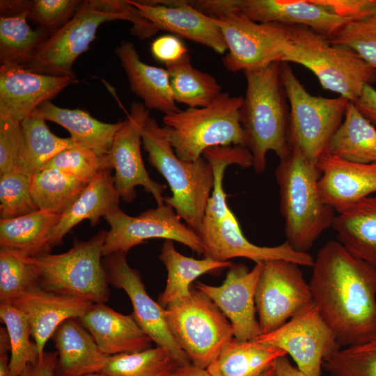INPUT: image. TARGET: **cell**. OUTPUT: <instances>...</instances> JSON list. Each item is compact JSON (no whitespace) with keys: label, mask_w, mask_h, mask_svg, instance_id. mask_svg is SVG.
<instances>
[{"label":"cell","mask_w":376,"mask_h":376,"mask_svg":"<svg viewBox=\"0 0 376 376\" xmlns=\"http://www.w3.org/2000/svg\"><path fill=\"white\" fill-rule=\"evenodd\" d=\"M176 366L165 350L156 346L109 356L102 373L107 376H166Z\"/></svg>","instance_id":"40"},{"label":"cell","mask_w":376,"mask_h":376,"mask_svg":"<svg viewBox=\"0 0 376 376\" xmlns=\"http://www.w3.org/2000/svg\"><path fill=\"white\" fill-rule=\"evenodd\" d=\"M111 169L101 171L88 183L77 199L63 214L52 230L47 247L63 243L64 237L78 224L88 219L92 226L109 213L119 207V195L111 175Z\"/></svg>","instance_id":"25"},{"label":"cell","mask_w":376,"mask_h":376,"mask_svg":"<svg viewBox=\"0 0 376 376\" xmlns=\"http://www.w3.org/2000/svg\"><path fill=\"white\" fill-rule=\"evenodd\" d=\"M150 49L153 57L165 65L175 63L189 54L180 38L172 34L157 38L152 42Z\"/></svg>","instance_id":"47"},{"label":"cell","mask_w":376,"mask_h":376,"mask_svg":"<svg viewBox=\"0 0 376 376\" xmlns=\"http://www.w3.org/2000/svg\"><path fill=\"white\" fill-rule=\"evenodd\" d=\"M74 176L87 183L101 171L112 169L109 155L100 157L92 151L75 146L59 152L45 166Z\"/></svg>","instance_id":"43"},{"label":"cell","mask_w":376,"mask_h":376,"mask_svg":"<svg viewBox=\"0 0 376 376\" xmlns=\"http://www.w3.org/2000/svg\"><path fill=\"white\" fill-rule=\"evenodd\" d=\"M309 282L315 305L340 346L376 337V268L337 241L314 259Z\"/></svg>","instance_id":"1"},{"label":"cell","mask_w":376,"mask_h":376,"mask_svg":"<svg viewBox=\"0 0 376 376\" xmlns=\"http://www.w3.org/2000/svg\"><path fill=\"white\" fill-rule=\"evenodd\" d=\"M77 79L40 74L21 65L0 66V116L22 122Z\"/></svg>","instance_id":"21"},{"label":"cell","mask_w":376,"mask_h":376,"mask_svg":"<svg viewBox=\"0 0 376 376\" xmlns=\"http://www.w3.org/2000/svg\"><path fill=\"white\" fill-rule=\"evenodd\" d=\"M115 53L127 75L131 91L142 100L148 109L164 115L180 110L173 99L166 69L143 62L130 41H122Z\"/></svg>","instance_id":"26"},{"label":"cell","mask_w":376,"mask_h":376,"mask_svg":"<svg viewBox=\"0 0 376 376\" xmlns=\"http://www.w3.org/2000/svg\"><path fill=\"white\" fill-rule=\"evenodd\" d=\"M331 227L347 251L376 268V194L337 212Z\"/></svg>","instance_id":"29"},{"label":"cell","mask_w":376,"mask_h":376,"mask_svg":"<svg viewBox=\"0 0 376 376\" xmlns=\"http://www.w3.org/2000/svg\"><path fill=\"white\" fill-rule=\"evenodd\" d=\"M0 319L8 331L10 345V376H18L40 355L32 336L29 322L25 314L11 303L0 302Z\"/></svg>","instance_id":"39"},{"label":"cell","mask_w":376,"mask_h":376,"mask_svg":"<svg viewBox=\"0 0 376 376\" xmlns=\"http://www.w3.org/2000/svg\"><path fill=\"white\" fill-rule=\"evenodd\" d=\"M260 376H275V372L273 366L263 373Z\"/></svg>","instance_id":"54"},{"label":"cell","mask_w":376,"mask_h":376,"mask_svg":"<svg viewBox=\"0 0 376 376\" xmlns=\"http://www.w3.org/2000/svg\"><path fill=\"white\" fill-rule=\"evenodd\" d=\"M87 182L54 169L31 175L30 191L38 210L63 214L81 194Z\"/></svg>","instance_id":"36"},{"label":"cell","mask_w":376,"mask_h":376,"mask_svg":"<svg viewBox=\"0 0 376 376\" xmlns=\"http://www.w3.org/2000/svg\"><path fill=\"white\" fill-rule=\"evenodd\" d=\"M102 264L109 285L127 293L134 318L156 346L165 350L178 366L191 363L169 331L165 308L148 294L139 272L129 265L127 253L104 256Z\"/></svg>","instance_id":"18"},{"label":"cell","mask_w":376,"mask_h":376,"mask_svg":"<svg viewBox=\"0 0 376 376\" xmlns=\"http://www.w3.org/2000/svg\"><path fill=\"white\" fill-rule=\"evenodd\" d=\"M142 145L148 154L149 163L165 178L171 191L172 196L164 197V203L196 231L214 187L210 164L203 156L192 162L180 159L162 126L150 116L142 132Z\"/></svg>","instance_id":"6"},{"label":"cell","mask_w":376,"mask_h":376,"mask_svg":"<svg viewBox=\"0 0 376 376\" xmlns=\"http://www.w3.org/2000/svg\"><path fill=\"white\" fill-rule=\"evenodd\" d=\"M142 17L159 31L205 46L224 54L227 45L221 31L212 17L194 8L187 0H129Z\"/></svg>","instance_id":"20"},{"label":"cell","mask_w":376,"mask_h":376,"mask_svg":"<svg viewBox=\"0 0 376 376\" xmlns=\"http://www.w3.org/2000/svg\"><path fill=\"white\" fill-rule=\"evenodd\" d=\"M39 285L32 256L13 249H0V302L11 303L29 289Z\"/></svg>","instance_id":"38"},{"label":"cell","mask_w":376,"mask_h":376,"mask_svg":"<svg viewBox=\"0 0 376 376\" xmlns=\"http://www.w3.org/2000/svg\"><path fill=\"white\" fill-rule=\"evenodd\" d=\"M11 304L26 316L33 341L42 355L47 342L57 328L68 319L83 316L93 303L38 285L20 295Z\"/></svg>","instance_id":"23"},{"label":"cell","mask_w":376,"mask_h":376,"mask_svg":"<svg viewBox=\"0 0 376 376\" xmlns=\"http://www.w3.org/2000/svg\"><path fill=\"white\" fill-rule=\"evenodd\" d=\"M19 167L28 168L21 122L0 116V175Z\"/></svg>","instance_id":"46"},{"label":"cell","mask_w":376,"mask_h":376,"mask_svg":"<svg viewBox=\"0 0 376 376\" xmlns=\"http://www.w3.org/2000/svg\"><path fill=\"white\" fill-rule=\"evenodd\" d=\"M263 263H257L251 269L243 264H233L221 285L214 286L201 281L194 287L202 291L217 305L229 320L234 338L252 340L261 335L256 314V289Z\"/></svg>","instance_id":"19"},{"label":"cell","mask_w":376,"mask_h":376,"mask_svg":"<svg viewBox=\"0 0 376 376\" xmlns=\"http://www.w3.org/2000/svg\"><path fill=\"white\" fill-rule=\"evenodd\" d=\"M326 153L356 163H376V129L354 102H349Z\"/></svg>","instance_id":"33"},{"label":"cell","mask_w":376,"mask_h":376,"mask_svg":"<svg viewBox=\"0 0 376 376\" xmlns=\"http://www.w3.org/2000/svg\"><path fill=\"white\" fill-rule=\"evenodd\" d=\"M83 376H107L102 372L87 374Z\"/></svg>","instance_id":"55"},{"label":"cell","mask_w":376,"mask_h":376,"mask_svg":"<svg viewBox=\"0 0 376 376\" xmlns=\"http://www.w3.org/2000/svg\"><path fill=\"white\" fill-rule=\"evenodd\" d=\"M107 231L102 230L88 240L75 238L68 251L32 256L39 276V285L66 296L104 303L110 291L102 264Z\"/></svg>","instance_id":"8"},{"label":"cell","mask_w":376,"mask_h":376,"mask_svg":"<svg viewBox=\"0 0 376 376\" xmlns=\"http://www.w3.org/2000/svg\"><path fill=\"white\" fill-rule=\"evenodd\" d=\"M328 38L332 44L352 49L376 70V18L349 21Z\"/></svg>","instance_id":"44"},{"label":"cell","mask_w":376,"mask_h":376,"mask_svg":"<svg viewBox=\"0 0 376 376\" xmlns=\"http://www.w3.org/2000/svg\"><path fill=\"white\" fill-rule=\"evenodd\" d=\"M281 77L290 107L289 142L313 164L327 152L342 123L350 101L311 95L289 63L281 62Z\"/></svg>","instance_id":"9"},{"label":"cell","mask_w":376,"mask_h":376,"mask_svg":"<svg viewBox=\"0 0 376 376\" xmlns=\"http://www.w3.org/2000/svg\"><path fill=\"white\" fill-rule=\"evenodd\" d=\"M354 104L367 119L376 124V89L375 88L371 85L365 86Z\"/></svg>","instance_id":"49"},{"label":"cell","mask_w":376,"mask_h":376,"mask_svg":"<svg viewBox=\"0 0 376 376\" xmlns=\"http://www.w3.org/2000/svg\"><path fill=\"white\" fill-rule=\"evenodd\" d=\"M116 19L132 22L131 32L141 39L158 31L129 0L84 1L73 17L43 41L22 66L40 74L77 79L74 62L88 49L100 24Z\"/></svg>","instance_id":"2"},{"label":"cell","mask_w":376,"mask_h":376,"mask_svg":"<svg viewBox=\"0 0 376 376\" xmlns=\"http://www.w3.org/2000/svg\"><path fill=\"white\" fill-rule=\"evenodd\" d=\"M148 117L150 110L143 103L132 102L124 125L115 136L109 157L115 171V187L125 202H132L136 197L135 187L142 186L159 206L164 204V187L150 178L141 152L142 132Z\"/></svg>","instance_id":"17"},{"label":"cell","mask_w":376,"mask_h":376,"mask_svg":"<svg viewBox=\"0 0 376 376\" xmlns=\"http://www.w3.org/2000/svg\"><path fill=\"white\" fill-rule=\"evenodd\" d=\"M36 111L46 120L66 129L77 145L100 157L109 154L115 136L125 123V120L116 123H103L84 110L62 108L50 101L42 103Z\"/></svg>","instance_id":"30"},{"label":"cell","mask_w":376,"mask_h":376,"mask_svg":"<svg viewBox=\"0 0 376 376\" xmlns=\"http://www.w3.org/2000/svg\"><path fill=\"white\" fill-rule=\"evenodd\" d=\"M31 1H0L1 65H23L49 35L27 23Z\"/></svg>","instance_id":"28"},{"label":"cell","mask_w":376,"mask_h":376,"mask_svg":"<svg viewBox=\"0 0 376 376\" xmlns=\"http://www.w3.org/2000/svg\"><path fill=\"white\" fill-rule=\"evenodd\" d=\"M78 320L107 356L136 352L152 347V340L132 313H120L104 303L93 304Z\"/></svg>","instance_id":"24"},{"label":"cell","mask_w":376,"mask_h":376,"mask_svg":"<svg viewBox=\"0 0 376 376\" xmlns=\"http://www.w3.org/2000/svg\"><path fill=\"white\" fill-rule=\"evenodd\" d=\"M370 17L376 18V0H372L370 6Z\"/></svg>","instance_id":"53"},{"label":"cell","mask_w":376,"mask_h":376,"mask_svg":"<svg viewBox=\"0 0 376 376\" xmlns=\"http://www.w3.org/2000/svg\"><path fill=\"white\" fill-rule=\"evenodd\" d=\"M201 7L211 17L233 9L256 22L306 26L327 38L350 21L311 0H203Z\"/></svg>","instance_id":"16"},{"label":"cell","mask_w":376,"mask_h":376,"mask_svg":"<svg viewBox=\"0 0 376 376\" xmlns=\"http://www.w3.org/2000/svg\"><path fill=\"white\" fill-rule=\"evenodd\" d=\"M246 88L240 109V123L246 148L257 173L266 169L267 154L273 151L279 161L290 155V107L281 77V62L244 72Z\"/></svg>","instance_id":"3"},{"label":"cell","mask_w":376,"mask_h":376,"mask_svg":"<svg viewBox=\"0 0 376 376\" xmlns=\"http://www.w3.org/2000/svg\"><path fill=\"white\" fill-rule=\"evenodd\" d=\"M173 99L188 108L210 104L222 93L221 86L210 74L194 68L189 54L166 65Z\"/></svg>","instance_id":"35"},{"label":"cell","mask_w":376,"mask_h":376,"mask_svg":"<svg viewBox=\"0 0 376 376\" xmlns=\"http://www.w3.org/2000/svg\"><path fill=\"white\" fill-rule=\"evenodd\" d=\"M110 226L103 248V257L115 253L127 252L134 246L150 239L178 242L198 254L203 247L197 233L181 221L169 205L150 208L136 217L125 214L120 207L105 217Z\"/></svg>","instance_id":"13"},{"label":"cell","mask_w":376,"mask_h":376,"mask_svg":"<svg viewBox=\"0 0 376 376\" xmlns=\"http://www.w3.org/2000/svg\"><path fill=\"white\" fill-rule=\"evenodd\" d=\"M169 331L191 363L206 369L234 338L233 327L217 305L200 290L165 308Z\"/></svg>","instance_id":"10"},{"label":"cell","mask_w":376,"mask_h":376,"mask_svg":"<svg viewBox=\"0 0 376 376\" xmlns=\"http://www.w3.org/2000/svg\"><path fill=\"white\" fill-rule=\"evenodd\" d=\"M212 17L227 45L222 63L228 71L244 72L282 61L289 38L287 25L256 22L233 9Z\"/></svg>","instance_id":"11"},{"label":"cell","mask_w":376,"mask_h":376,"mask_svg":"<svg viewBox=\"0 0 376 376\" xmlns=\"http://www.w3.org/2000/svg\"><path fill=\"white\" fill-rule=\"evenodd\" d=\"M56 352H45L35 362L29 364L18 376H55Z\"/></svg>","instance_id":"48"},{"label":"cell","mask_w":376,"mask_h":376,"mask_svg":"<svg viewBox=\"0 0 376 376\" xmlns=\"http://www.w3.org/2000/svg\"><path fill=\"white\" fill-rule=\"evenodd\" d=\"M275 376H306L304 373L293 366L287 355L279 357L273 363Z\"/></svg>","instance_id":"50"},{"label":"cell","mask_w":376,"mask_h":376,"mask_svg":"<svg viewBox=\"0 0 376 376\" xmlns=\"http://www.w3.org/2000/svg\"><path fill=\"white\" fill-rule=\"evenodd\" d=\"M80 0L31 1L28 19L36 23L39 29L49 36L61 29L81 8Z\"/></svg>","instance_id":"45"},{"label":"cell","mask_w":376,"mask_h":376,"mask_svg":"<svg viewBox=\"0 0 376 376\" xmlns=\"http://www.w3.org/2000/svg\"><path fill=\"white\" fill-rule=\"evenodd\" d=\"M0 175L1 219H13L38 210L30 191L31 174L28 168L19 167Z\"/></svg>","instance_id":"42"},{"label":"cell","mask_w":376,"mask_h":376,"mask_svg":"<svg viewBox=\"0 0 376 376\" xmlns=\"http://www.w3.org/2000/svg\"><path fill=\"white\" fill-rule=\"evenodd\" d=\"M288 26V25H287ZM288 42L281 62L311 70L322 87L356 102L366 85L376 83V70L352 49L303 26H288Z\"/></svg>","instance_id":"5"},{"label":"cell","mask_w":376,"mask_h":376,"mask_svg":"<svg viewBox=\"0 0 376 376\" xmlns=\"http://www.w3.org/2000/svg\"><path fill=\"white\" fill-rule=\"evenodd\" d=\"M159 259L167 270L166 284L157 302L163 308L190 294L191 283L198 276L230 267L231 261H217L208 258L195 259L178 252L172 240H166Z\"/></svg>","instance_id":"32"},{"label":"cell","mask_w":376,"mask_h":376,"mask_svg":"<svg viewBox=\"0 0 376 376\" xmlns=\"http://www.w3.org/2000/svg\"><path fill=\"white\" fill-rule=\"evenodd\" d=\"M242 96L222 93L210 104L164 115L163 130L176 155L192 162L212 147L231 144L246 148L240 123Z\"/></svg>","instance_id":"7"},{"label":"cell","mask_w":376,"mask_h":376,"mask_svg":"<svg viewBox=\"0 0 376 376\" xmlns=\"http://www.w3.org/2000/svg\"><path fill=\"white\" fill-rule=\"evenodd\" d=\"M299 265L274 259L263 263L255 302L261 335L278 329L314 304Z\"/></svg>","instance_id":"12"},{"label":"cell","mask_w":376,"mask_h":376,"mask_svg":"<svg viewBox=\"0 0 376 376\" xmlns=\"http://www.w3.org/2000/svg\"><path fill=\"white\" fill-rule=\"evenodd\" d=\"M45 121L36 110L21 122L26 163L31 175L42 171L59 152L79 146L71 137L61 138L53 134Z\"/></svg>","instance_id":"37"},{"label":"cell","mask_w":376,"mask_h":376,"mask_svg":"<svg viewBox=\"0 0 376 376\" xmlns=\"http://www.w3.org/2000/svg\"><path fill=\"white\" fill-rule=\"evenodd\" d=\"M256 340L285 352L306 376H322L324 358L341 347L315 304Z\"/></svg>","instance_id":"14"},{"label":"cell","mask_w":376,"mask_h":376,"mask_svg":"<svg viewBox=\"0 0 376 376\" xmlns=\"http://www.w3.org/2000/svg\"><path fill=\"white\" fill-rule=\"evenodd\" d=\"M0 376H10V357L8 353L0 354Z\"/></svg>","instance_id":"52"},{"label":"cell","mask_w":376,"mask_h":376,"mask_svg":"<svg viewBox=\"0 0 376 376\" xmlns=\"http://www.w3.org/2000/svg\"><path fill=\"white\" fill-rule=\"evenodd\" d=\"M283 350L258 340L233 338L206 370L211 376H260L273 366Z\"/></svg>","instance_id":"31"},{"label":"cell","mask_w":376,"mask_h":376,"mask_svg":"<svg viewBox=\"0 0 376 376\" xmlns=\"http://www.w3.org/2000/svg\"><path fill=\"white\" fill-rule=\"evenodd\" d=\"M322 369L329 376H376V337L332 352Z\"/></svg>","instance_id":"41"},{"label":"cell","mask_w":376,"mask_h":376,"mask_svg":"<svg viewBox=\"0 0 376 376\" xmlns=\"http://www.w3.org/2000/svg\"><path fill=\"white\" fill-rule=\"evenodd\" d=\"M166 376H211L205 368H201L192 363L176 366Z\"/></svg>","instance_id":"51"},{"label":"cell","mask_w":376,"mask_h":376,"mask_svg":"<svg viewBox=\"0 0 376 376\" xmlns=\"http://www.w3.org/2000/svg\"><path fill=\"white\" fill-rule=\"evenodd\" d=\"M203 247V255L217 261L245 258L257 263L279 259L299 266L313 267V257L295 250L286 241L274 246H261L249 242L243 234L238 220L229 208L217 217H204L196 231Z\"/></svg>","instance_id":"15"},{"label":"cell","mask_w":376,"mask_h":376,"mask_svg":"<svg viewBox=\"0 0 376 376\" xmlns=\"http://www.w3.org/2000/svg\"><path fill=\"white\" fill-rule=\"evenodd\" d=\"M321 172L296 147L275 170L279 189L280 212L286 242L296 251L308 253L315 242L331 227L334 210L319 190Z\"/></svg>","instance_id":"4"},{"label":"cell","mask_w":376,"mask_h":376,"mask_svg":"<svg viewBox=\"0 0 376 376\" xmlns=\"http://www.w3.org/2000/svg\"><path fill=\"white\" fill-rule=\"evenodd\" d=\"M52 338L58 356L55 376H83L102 372L109 356L100 350L78 319L64 321Z\"/></svg>","instance_id":"27"},{"label":"cell","mask_w":376,"mask_h":376,"mask_svg":"<svg viewBox=\"0 0 376 376\" xmlns=\"http://www.w3.org/2000/svg\"><path fill=\"white\" fill-rule=\"evenodd\" d=\"M61 215L38 210L13 219H1L0 246L19 250L31 256L49 253L48 238Z\"/></svg>","instance_id":"34"},{"label":"cell","mask_w":376,"mask_h":376,"mask_svg":"<svg viewBox=\"0 0 376 376\" xmlns=\"http://www.w3.org/2000/svg\"><path fill=\"white\" fill-rule=\"evenodd\" d=\"M317 166L320 196L336 212L376 194V163H356L325 153Z\"/></svg>","instance_id":"22"}]
</instances>
